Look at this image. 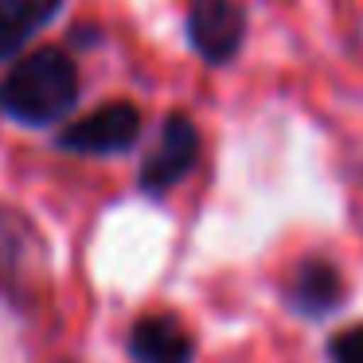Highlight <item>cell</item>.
Returning <instances> with one entry per match:
<instances>
[{
  "label": "cell",
  "mask_w": 363,
  "mask_h": 363,
  "mask_svg": "<svg viewBox=\"0 0 363 363\" xmlns=\"http://www.w3.org/2000/svg\"><path fill=\"white\" fill-rule=\"evenodd\" d=\"M79 102V67L63 48H40L0 74V113L16 125L43 129Z\"/></svg>",
  "instance_id": "obj_1"
},
{
  "label": "cell",
  "mask_w": 363,
  "mask_h": 363,
  "mask_svg": "<svg viewBox=\"0 0 363 363\" xmlns=\"http://www.w3.org/2000/svg\"><path fill=\"white\" fill-rule=\"evenodd\" d=\"M137 137H141V110L133 102H110L71 121L59 133V149L79 157H118L133 149Z\"/></svg>",
  "instance_id": "obj_2"
},
{
  "label": "cell",
  "mask_w": 363,
  "mask_h": 363,
  "mask_svg": "<svg viewBox=\"0 0 363 363\" xmlns=\"http://www.w3.org/2000/svg\"><path fill=\"white\" fill-rule=\"evenodd\" d=\"M196 160H199V129L191 125V118L172 113V118H164L152 149L145 152L137 184H141L145 196H164L196 168Z\"/></svg>",
  "instance_id": "obj_3"
},
{
  "label": "cell",
  "mask_w": 363,
  "mask_h": 363,
  "mask_svg": "<svg viewBox=\"0 0 363 363\" xmlns=\"http://www.w3.org/2000/svg\"><path fill=\"white\" fill-rule=\"evenodd\" d=\"M246 40L242 0H188V43L203 63L223 67Z\"/></svg>",
  "instance_id": "obj_4"
},
{
  "label": "cell",
  "mask_w": 363,
  "mask_h": 363,
  "mask_svg": "<svg viewBox=\"0 0 363 363\" xmlns=\"http://www.w3.org/2000/svg\"><path fill=\"white\" fill-rule=\"evenodd\" d=\"M129 359L133 363H191L196 340L176 316L152 313L129 328Z\"/></svg>",
  "instance_id": "obj_5"
},
{
  "label": "cell",
  "mask_w": 363,
  "mask_h": 363,
  "mask_svg": "<svg viewBox=\"0 0 363 363\" xmlns=\"http://www.w3.org/2000/svg\"><path fill=\"white\" fill-rule=\"evenodd\" d=\"M285 305L305 320H320V316L336 313L344 305V277L332 262L308 258L297 266L293 281L285 285Z\"/></svg>",
  "instance_id": "obj_6"
},
{
  "label": "cell",
  "mask_w": 363,
  "mask_h": 363,
  "mask_svg": "<svg viewBox=\"0 0 363 363\" xmlns=\"http://www.w3.org/2000/svg\"><path fill=\"white\" fill-rule=\"evenodd\" d=\"M63 12V0H0V63H9L24 51L40 28Z\"/></svg>",
  "instance_id": "obj_7"
},
{
  "label": "cell",
  "mask_w": 363,
  "mask_h": 363,
  "mask_svg": "<svg viewBox=\"0 0 363 363\" xmlns=\"http://www.w3.org/2000/svg\"><path fill=\"white\" fill-rule=\"evenodd\" d=\"M328 355H332V363H363V324L336 332L328 340Z\"/></svg>",
  "instance_id": "obj_8"
}]
</instances>
